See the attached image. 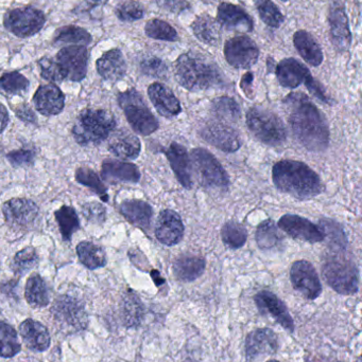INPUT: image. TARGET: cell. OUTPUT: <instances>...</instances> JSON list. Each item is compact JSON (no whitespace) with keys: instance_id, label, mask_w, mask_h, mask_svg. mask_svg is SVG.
Listing matches in <instances>:
<instances>
[{"instance_id":"6da1fadb","label":"cell","mask_w":362,"mask_h":362,"mask_svg":"<svg viewBox=\"0 0 362 362\" xmlns=\"http://www.w3.org/2000/svg\"><path fill=\"white\" fill-rule=\"evenodd\" d=\"M289 124L298 141L312 152H323L329 144V131L322 112L303 93H291L285 100Z\"/></svg>"},{"instance_id":"7a4b0ae2","label":"cell","mask_w":362,"mask_h":362,"mask_svg":"<svg viewBox=\"0 0 362 362\" xmlns=\"http://www.w3.org/2000/svg\"><path fill=\"white\" fill-rule=\"evenodd\" d=\"M272 180L280 191L298 199H310L324 189L318 174L300 161H278L274 165Z\"/></svg>"},{"instance_id":"3957f363","label":"cell","mask_w":362,"mask_h":362,"mask_svg":"<svg viewBox=\"0 0 362 362\" xmlns=\"http://www.w3.org/2000/svg\"><path fill=\"white\" fill-rule=\"evenodd\" d=\"M174 69L181 86L188 90H205L223 83L222 74L217 66L195 53L181 55Z\"/></svg>"},{"instance_id":"277c9868","label":"cell","mask_w":362,"mask_h":362,"mask_svg":"<svg viewBox=\"0 0 362 362\" xmlns=\"http://www.w3.org/2000/svg\"><path fill=\"white\" fill-rule=\"evenodd\" d=\"M115 127L116 121L108 110H85L79 116L72 134L81 146H96L108 139Z\"/></svg>"},{"instance_id":"5b68a950","label":"cell","mask_w":362,"mask_h":362,"mask_svg":"<svg viewBox=\"0 0 362 362\" xmlns=\"http://www.w3.org/2000/svg\"><path fill=\"white\" fill-rule=\"evenodd\" d=\"M247 125L253 136L267 146H281L286 140L284 123L280 117L265 108H251L247 114Z\"/></svg>"},{"instance_id":"8992f818","label":"cell","mask_w":362,"mask_h":362,"mask_svg":"<svg viewBox=\"0 0 362 362\" xmlns=\"http://www.w3.org/2000/svg\"><path fill=\"white\" fill-rule=\"evenodd\" d=\"M118 102L134 132L140 135L149 136L159 129L157 119L135 89H129L120 93Z\"/></svg>"},{"instance_id":"52a82bcc","label":"cell","mask_w":362,"mask_h":362,"mask_svg":"<svg viewBox=\"0 0 362 362\" xmlns=\"http://www.w3.org/2000/svg\"><path fill=\"white\" fill-rule=\"evenodd\" d=\"M327 284L341 295H355L359 291L357 266L346 257H332L322 268Z\"/></svg>"},{"instance_id":"ba28073f","label":"cell","mask_w":362,"mask_h":362,"mask_svg":"<svg viewBox=\"0 0 362 362\" xmlns=\"http://www.w3.org/2000/svg\"><path fill=\"white\" fill-rule=\"evenodd\" d=\"M189 158L191 171L203 187L227 189L229 176L214 155L204 148H195Z\"/></svg>"},{"instance_id":"9c48e42d","label":"cell","mask_w":362,"mask_h":362,"mask_svg":"<svg viewBox=\"0 0 362 362\" xmlns=\"http://www.w3.org/2000/svg\"><path fill=\"white\" fill-rule=\"evenodd\" d=\"M45 23V16L36 8H18L6 13L4 25L18 37H28L38 33Z\"/></svg>"},{"instance_id":"30bf717a","label":"cell","mask_w":362,"mask_h":362,"mask_svg":"<svg viewBox=\"0 0 362 362\" xmlns=\"http://www.w3.org/2000/svg\"><path fill=\"white\" fill-rule=\"evenodd\" d=\"M290 280L293 288L308 300H315L322 293L318 272L310 262L297 261L291 266Z\"/></svg>"},{"instance_id":"8fae6325","label":"cell","mask_w":362,"mask_h":362,"mask_svg":"<svg viewBox=\"0 0 362 362\" xmlns=\"http://www.w3.org/2000/svg\"><path fill=\"white\" fill-rule=\"evenodd\" d=\"M225 55L230 65L247 69L256 64L259 50L257 45L248 36H236L225 44Z\"/></svg>"},{"instance_id":"7c38bea8","label":"cell","mask_w":362,"mask_h":362,"mask_svg":"<svg viewBox=\"0 0 362 362\" xmlns=\"http://www.w3.org/2000/svg\"><path fill=\"white\" fill-rule=\"evenodd\" d=\"M51 312L53 313L55 320L67 329L80 331L86 327L87 318L84 308L82 304L74 298L67 296L59 298Z\"/></svg>"},{"instance_id":"4fadbf2b","label":"cell","mask_w":362,"mask_h":362,"mask_svg":"<svg viewBox=\"0 0 362 362\" xmlns=\"http://www.w3.org/2000/svg\"><path fill=\"white\" fill-rule=\"evenodd\" d=\"M201 136L206 142L225 153H235L242 144L239 134L225 123H208L201 129Z\"/></svg>"},{"instance_id":"5bb4252c","label":"cell","mask_w":362,"mask_h":362,"mask_svg":"<svg viewBox=\"0 0 362 362\" xmlns=\"http://www.w3.org/2000/svg\"><path fill=\"white\" fill-rule=\"evenodd\" d=\"M278 227L291 238L312 244L322 242L325 238L322 230L318 226L299 215H284L278 221Z\"/></svg>"},{"instance_id":"9a60e30c","label":"cell","mask_w":362,"mask_h":362,"mask_svg":"<svg viewBox=\"0 0 362 362\" xmlns=\"http://www.w3.org/2000/svg\"><path fill=\"white\" fill-rule=\"evenodd\" d=\"M57 63L65 72L66 78L78 82L86 76L89 52L84 46H72L62 49L57 57Z\"/></svg>"},{"instance_id":"2e32d148","label":"cell","mask_w":362,"mask_h":362,"mask_svg":"<svg viewBox=\"0 0 362 362\" xmlns=\"http://www.w3.org/2000/svg\"><path fill=\"white\" fill-rule=\"evenodd\" d=\"M329 21L334 47L338 51L348 50L352 42V35H351L346 8L340 0H336L335 4L332 6Z\"/></svg>"},{"instance_id":"e0dca14e","label":"cell","mask_w":362,"mask_h":362,"mask_svg":"<svg viewBox=\"0 0 362 362\" xmlns=\"http://www.w3.org/2000/svg\"><path fill=\"white\" fill-rule=\"evenodd\" d=\"M255 303L263 314L269 315L281 327L293 333L295 323L289 314L288 308L282 300L278 299L271 291H264L255 296Z\"/></svg>"},{"instance_id":"ac0fdd59","label":"cell","mask_w":362,"mask_h":362,"mask_svg":"<svg viewBox=\"0 0 362 362\" xmlns=\"http://www.w3.org/2000/svg\"><path fill=\"white\" fill-rule=\"evenodd\" d=\"M155 236L166 246H174L184 236V225L178 213L172 210L162 211L155 227Z\"/></svg>"},{"instance_id":"d6986e66","label":"cell","mask_w":362,"mask_h":362,"mask_svg":"<svg viewBox=\"0 0 362 362\" xmlns=\"http://www.w3.org/2000/svg\"><path fill=\"white\" fill-rule=\"evenodd\" d=\"M2 212L6 223L15 227H26L33 223L38 214V208L32 200L13 198L4 202Z\"/></svg>"},{"instance_id":"ffe728a7","label":"cell","mask_w":362,"mask_h":362,"mask_svg":"<svg viewBox=\"0 0 362 362\" xmlns=\"http://www.w3.org/2000/svg\"><path fill=\"white\" fill-rule=\"evenodd\" d=\"M278 350V336L271 329H255L247 337L246 354L250 361H254L259 356L274 354Z\"/></svg>"},{"instance_id":"44dd1931","label":"cell","mask_w":362,"mask_h":362,"mask_svg":"<svg viewBox=\"0 0 362 362\" xmlns=\"http://www.w3.org/2000/svg\"><path fill=\"white\" fill-rule=\"evenodd\" d=\"M148 95L161 116L165 118H174L182 112L180 101L174 93L165 85L154 83L148 88Z\"/></svg>"},{"instance_id":"7402d4cb","label":"cell","mask_w":362,"mask_h":362,"mask_svg":"<svg viewBox=\"0 0 362 362\" xmlns=\"http://www.w3.org/2000/svg\"><path fill=\"white\" fill-rule=\"evenodd\" d=\"M218 21L222 27L230 31L251 32L253 30V21L250 15L232 4H221L218 8Z\"/></svg>"},{"instance_id":"603a6c76","label":"cell","mask_w":362,"mask_h":362,"mask_svg":"<svg viewBox=\"0 0 362 362\" xmlns=\"http://www.w3.org/2000/svg\"><path fill=\"white\" fill-rule=\"evenodd\" d=\"M34 104L38 112L44 116H53L63 110L65 97L55 85L40 86L34 95Z\"/></svg>"},{"instance_id":"cb8c5ba5","label":"cell","mask_w":362,"mask_h":362,"mask_svg":"<svg viewBox=\"0 0 362 362\" xmlns=\"http://www.w3.org/2000/svg\"><path fill=\"white\" fill-rule=\"evenodd\" d=\"M108 150L115 156L132 160L137 158L138 155L140 154L142 144L135 135L125 129H121L112 133L108 142Z\"/></svg>"},{"instance_id":"d4e9b609","label":"cell","mask_w":362,"mask_h":362,"mask_svg":"<svg viewBox=\"0 0 362 362\" xmlns=\"http://www.w3.org/2000/svg\"><path fill=\"white\" fill-rule=\"evenodd\" d=\"M166 156H167L170 165L181 185L186 189H191L193 185L191 175V158H189L186 148H183L181 144L174 142L166 152Z\"/></svg>"},{"instance_id":"484cf974","label":"cell","mask_w":362,"mask_h":362,"mask_svg":"<svg viewBox=\"0 0 362 362\" xmlns=\"http://www.w3.org/2000/svg\"><path fill=\"white\" fill-rule=\"evenodd\" d=\"M19 333L28 348L36 352H44L50 346L48 329L38 321L28 319L19 327Z\"/></svg>"},{"instance_id":"4316f807","label":"cell","mask_w":362,"mask_h":362,"mask_svg":"<svg viewBox=\"0 0 362 362\" xmlns=\"http://www.w3.org/2000/svg\"><path fill=\"white\" fill-rule=\"evenodd\" d=\"M278 82L286 88H297L310 76V70L295 59H283L276 67Z\"/></svg>"},{"instance_id":"83f0119b","label":"cell","mask_w":362,"mask_h":362,"mask_svg":"<svg viewBox=\"0 0 362 362\" xmlns=\"http://www.w3.org/2000/svg\"><path fill=\"white\" fill-rule=\"evenodd\" d=\"M120 212L132 225L145 231L150 228L153 210L147 202L137 199L125 200L121 204Z\"/></svg>"},{"instance_id":"f1b7e54d","label":"cell","mask_w":362,"mask_h":362,"mask_svg":"<svg viewBox=\"0 0 362 362\" xmlns=\"http://www.w3.org/2000/svg\"><path fill=\"white\" fill-rule=\"evenodd\" d=\"M97 70L102 78L108 81L120 80L127 71L125 57L119 49H113L104 53L97 62Z\"/></svg>"},{"instance_id":"f546056e","label":"cell","mask_w":362,"mask_h":362,"mask_svg":"<svg viewBox=\"0 0 362 362\" xmlns=\"http://www.w3.org/2000/svg\"><path fill=\"white\" fill-rule=\"evenodd\" d=\"M102 177L110 182H138L140 170L132 163L118 160H106L102 165Z\"/></svg>"},{"instance_id":"4dcf8cb0","label":"cell","mask_w":362,"mask_h":362,"mask_svg":"<svg viewBox=\"0 0 362 362\" xmlns=\"http://www.w3.org/2000/svg\"><path fill=\"white\" fill-rule=\"evenodd\" d=\"M205 261L196 255H181L174 263V276L182 282H193L202 276Z\"/></svg>"},{"instance_id":"1f68e13d","label":"cell","mask_w":362,"mask_h":362,"mask_svg":"<svg viewBox=\"0 0 362 362\" xmlns=\"http://www.w3.org/2000/svg\"><path fill=\"white\" fill-rule=\"evenodd\" d=\"M293 44L298 52L310 65L320 66L323 62V53L317 40L306 31H298L293 36Z\"/></svg>"},{"instance_id":"d6a6232c","label":"cell","mask_w":362,"mask_h":362,"mask_svg":"<svg viewBox=\"0 0 362 362\" xmlns=\"http://www.w3.org/2000/svg\"><path fill=\"white\" fill-rule=\"evenodd\" d=\"M195 35L204 44L216 46L221 40V28L213 17L200 15L193 23Z\"/></svg>"},{"instance_id":"836d02e7","label":"cell","mask_w":362,"mask_h":362,"mask_svg":"<svg viewBox=\"0 0 362 362\" xmlns=\"http://www.w3.org/2000/svg\"><path fill=\"white\" fill-rule=\"evenodd\" d=\"M77 253L81 263L89 269H97L106 264L103 249L91 242H82L77 246Z\"/></svg>"},{"instance_id":"e575fe53","label":"cell","mask_w":362,"mask_h":362,"mask_svg":"<svg viewBox=\"0 0 362 362\" xmlns=\"http://www.w3.org/2000/svg\"><path fill=\"white\" fill-rule=\"evenodd\" d=\"M26 299L33 308H44L49 304V291L46 283L38 274L30 276L26 285Z\"/></svg>"},{"instance_id":"d590c367","label":"cell","mask_w":362,"mask_h":362,"mask_svg":"<svg viewBox=\"0 0 362 362\" xmlns=\"http://www.w3.org/2000/svg\"><path fill=\"white\" fill-rule=\"evenodd\" d=\"M55 219L59 223L64 240H70L72 234L80 228L78 215L72 206H64L55 212Z\"/></svg>"},{"instance_id":"8d00e7d4","label":"cell","mask_w":362,"mask_h":362,"mask_svg":"<svg viewBox=\"0 0 362 362\" xmlns=\"http://www.w3.org/2000/svg\"><path fill=\"white\" fill-rule=\"evenodd\" d=\"M21 352L16 331L11 325L0 322V356L10 358Z\"/></svg>"},{"instance_id":"74e56055","label":"cell","mask_w":362,"mask_h":362,"mask_svg":"<svg viewBox=\"0 0 362 362\" xmlns=\"http://www.w3.org/2000/svg\"><path fill=\"white\" fill-rule=\"evenodd\" d=\"M223 243L230 249H239L246 244L248 233L246 228L236 221H227L221 230Z\"/></svg>"},{"instance_id":"f35d334b","label":"cell","mask_w":362,"mask_h":362,"mask_svg":"<svg viewBox=\"0 0 362 362\" xmlns=\"http://www.w3.org/2000/svg\"><path fill=\"white\" fill-rule=\"evenodd\" d=\"M91 37L89 32L82 28L67 25L61 28L55 32L53 42L55 45L81 44L86 45L91 42Z\"/></svg>"},{"instance_id":"ab89813d","label":"cell","mask_w":362,"mask_h":362,"mask_svg":"<svg viewBox=\"0 0 362 362\" xmlns=\"http://www.w3.org/2000/svg\"><path fill=\"white\" fill-rule=\"evenodd\" d=\"M144 314V308L137 296L129 293L125 296L123 303V316L127 327H136L140 325Z\"/></svg>"},{"instance_id":"60d3db41","label":"cell","mask_w":362,"mask_h":362,"mask_svg":"<svg viewBox=\"0 0 362 362\" xmlns=\"http://www.w3.org/2000/svg\"><path fill=\"white\" fill-rule=\"evenodd\" d=\"M281 234L278 227L272 221H266L259 226L256 231V242L259 248L272 249L281 243Z\"/></svg>"},{"instance_id":"b9f144b4","label":"cell","mask_w":362,"mask_h":362,"mask_svg":"<svg viewBox=\"0 0 362 362\" xmlns=\"http://www.w3.org/2000/svg\"><path fill=\"white\" fill-rule=\"evenodd\" d=\"M147 35L153 40H166V42H174L178 38L176 29L169 23L161 19H152L148 21L145 28Z\"/></svg>"},{"instance_id":"7bdbcfd3","label":"cell","mask_w":362,"mask_h":362,"mask_svg":"<svg viewBox=\"0 0 362 362\" xmlns=\"http://www.w3.org/2000/svg\"><path fill=\"white\" fill-rule=\"evenodd\" d=\"M261 18L270 27L278 28L284 21L282 12L271 0H254Z\"/></svg>"},{"instance_id":"ee69618b","label":"cell","mask_w":362,"mask_h":362,"mask_svg":"<svg viewBox=\"0 0 362 362\" xmlns=\"http://www.w3.org/2000/svg\"><path fill=\"white\" fill-rule=\"evenodd\" d=\"M28 87L29 81L18 72H10L0 78V89L11 95H21L27 91Z\"/></svg>"},{"instance_id":"f6af8a7d","label":"cell","mask_w":362,"mask_h":362,"mask_svg":"<svg viewBox=\"0 0 362 362\" xmlns=\"http://www.w3.org/2000/svg\"><path fill=\"white\" fill-rule=\"evenodd\" d=\"M213 110L218 115V117L225 120L236 121L240 118V115H242L237 102L230 97H221L215 100Z\"/></svg>"},{"instance_id":"bcb514c9","label":"cell","mask_w":362,"mask_h":362,"mask_svg":"<svg viewBox=\"0 0 362 362\" xmlns=\"http://www.w3.org/2000/svg\"><path fill=\"white\" fill-rule=\"evenodd\" d=\"M76 178L79 182L94 189L98 195L101 196L102 199L104 198V200H108L106 187H104L103 182L100 180L99 176L95 172L91 171L89 168H80L77 171Z\"/></svg>"},{"instance_id":"7dc6e473","label":"cell","mask_w":362,"mask_h":362,"mask_svg":"<svg viewBox=\"0 0 362 362\" xmlns=\"http://www.w3.org/2000/svg\"><path fill=\"white\" fill-rule=\"evenodd\" d=\"M321 226H322L321 230L324 234V238L327 236L332 245L337 247V249L344 250L346 247V238L342 228L331 219H324V221H321Z\"/></svg>"},{"instance_id":"c3c4849f","label":"cell","mask_w":362,"mask_h":362,"mask_svg":"<svg viewBox=\"0 0 362 362\" xmlns=\"http://www.w3.org/2000/svg\"><path fill=\"white\" fill-rule=\"evenodd\" d=\"M38 259V253H36L35 249L32 248V247L23 249L15 255L14 264H13L15 272L23 276V274L29 272L36 265Z\"/></svg>"},{"instance_id":"681fc988","label":"cell","mask_w":362,"mask_h":362,"mask_svg":"<svg viewBox=\"0 0 362 362\" xmlns=\"http://www.w3.org/2000/svg\"><path fill=\"white\" fill-rule=\"evenodd\" d=\"M116 14L120 21H135L144 17L145 10L137 1L123 0L117 6Z\"/></svg>"},{"instance_id":"f907efd6","label":"cell","mask_w":362,"mask_h":362,"mask_svg":"<svg viewBox=\"0 0 362 362\" xmlns=\"http://www.w3.org/2000/svg\"><path fill=\"white\" fill-rule=\"evenodd\" d=\"M40 67L43 78L50 82H61L66 78L65 72L62 69L57 59L55 61V59L44 57L40 61Z\"/></svg>"},{"instance_id":"816d5d0a","label":"cell","mask_w":362,"mask_h":362,"mask_svg":"<svg viewBox=\"0 0 362 362\" xmlns=\"http://www.w3.org/2000/svg\"><path fill=\"white\" fill-rule=\"evenodd\" d=\"M142 72L147 76H154V78H164L167 74V67L162 59L157 57H149L142 61L140 64Z\"/></svg>"},{"instance_id":"f5cc1de1","label":"cell","mask_w":362,"mask_h":362,"mask_svg":"<svg viewBox=\"0 0 362 362\" xmlns=\"http://www.w3.org/2000/svg\"><path fill=\"white\" fill-rule=\"evenodd\" d=\"M83 215L91 223H102L106 219V209L98 202H89L82 209Z\"/></svg>"},{"instance_id":"db71d44e","label":"cell","mask_w":362,"mask_h":362,"mask_svg":"<svg viewBox=\"0 0 362 362\" xmlns=\"http://www.w3.org/2000/svg\"><path fill=\"white\" fill-rule=\"evenodd\" d=\"M8 159L13 167H26L33 163L34 153L30 150H17L8 154Z\"/></svg>"},{"instance_id":"11a10c76","label":"cell","mask_w":362,"mask_h":362,"mask_svg":"<svg viewBox=\"0 0 362 362\" xmlns=\"http://www.w3.org/2000/svg\"><path fill=\"white\" fill-rule=\"evenodd\" d=\"M157 2L162 8L171 13L184 12L191 8L189 0H157Z\"/></svg>"},{"instance_id":"9f6ffc18","label":"cell","mask_w":362,"mask_h":362,"mask_svg":"<svg viewBox=\"0 0 362 362\" xmlns=\"http://www.w3.org/2000/svg\"><path fill=\"white\" fill-rule=\"evenodd\" d=\"M306 87H307L308 90L315 95V97L318 98L319 100L323 102L325 104H331V100L327 97V93H325L324 89L321 86L320 83L317 82L314 78H312V74L306 78L305 82Z\"/></svg>"},{"instance_id":"6f0895ef","label":"cell","mask_w":362,"mask_h":362,"mask_svg":"<svg viewBox=\"0 0 362 362\" xmlns=\"http://www.w3.org/2000/svg\"><path fill=\"white\" fill-rule=\"evenodd\" d=\"M16 116L21 120L27 121V122H34L36 121V117L34 116L32 110L26 106H21L18 110H16Z\"/></svg>"},{"instance_id":"680465c9","label":"cell","mask_w":362,"mask_h":362,"mask_svg":"<svg viewBox=\"0 0 362 362\" xmlns=\"http://www.w3.org/2000/svg\"><path fill=\"white\" fill-rule=\"evenodd\" d=\"M252 83H253V74H244L242 80V88L244 91L248 98H252Z\"/></svg>"},{"instance_id":"91938a15","label":"cell","mask_w":362,"mask_h":362,"mask_svg":"<svg viewBox=\"0 0 362 362\" xmlns=\"http://www.w3.org/2000/svg\"><path fill=\"white\" fill-rule=\"evenodd\" d=\"M9 123V114L6 108L0 103V134L4 131Z\"/></svg>"},{"instance_id":"94428289","label":"cell","mask_w":362,"mask_h":362,"mask_svg":"<svg viewBox=\"0 0 362 362\" xmlns=\"http://www.w3.org/2000/svg\"><path fill=\"white\" fill-rule=\"evenodd\" d=\"M108 0H86L87 4L91 6H101V4H106Z\"/></svg>"},{"instance_id":"6125c7cd","label":"cell","mask_w":362,"mask_h":362,"mask_svg":"<svg viewBox=\"0 0 362 362\" xmlns=\"http://www.w3.org/2000/svg\"><path fill=\"white\" fill-rule=\"evenodd\" d=\"M268 362H280V361H269Z\"/></svg>"},{"instance_id":"be15d7a7","label":"cell","mask_w":362,"mask_h":362,"mask_svg":"<svg viewBox=\"0 0 362 362\" xmlns=\"http://www.w3.org/2000/svg\"><path fill=\"white\" fill-rule=\"evenodd\" d=\"M282 1H288V0H282Z\"/></svg>"}]
</instances>
